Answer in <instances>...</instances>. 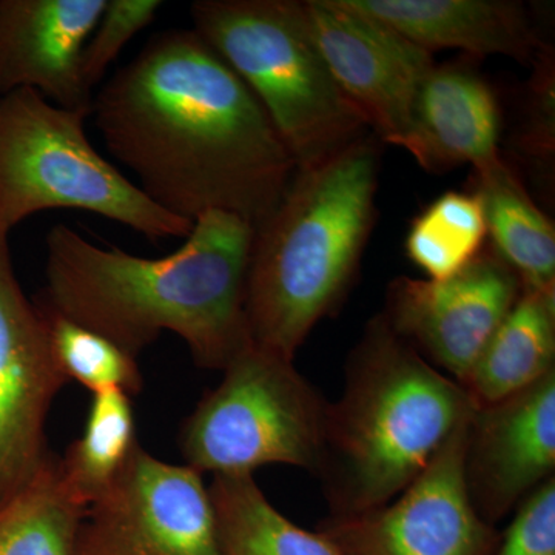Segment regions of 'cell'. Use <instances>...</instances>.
Listing matches in <instances>:
<instances>
[{
    "label": "cell",
    "instance_id": "d6986e66",
    "mask_svg": "<svg viewBox=\"0 0 555 555\" xmlns=\"http://www.w3.org/2000/svg\"><path fill=\"white\" fill-rule=\"evenodd\" d=\"M222 555H338L320 532L292 524L254 474L214 476L208 486Z\"/></svg>",
    "mask_w": 555,
    "mask_h": 555
},
{
    "label": "cell",
    "instance_id": "277c9868",
    "mask_svg": "<svg viewBox=\"0 0 555 555\" xmlns=\"http://www.w3.org/2000/svg\"><path fill=\"white\" fill-rule=\"evenodd\" d=\"M474 411L460 383L427 363L382 313L372 318L347 361L345 392L324 420L313 474L331 516L392 502Z\"/></svg>",
    "mask_w": 555,
    "mask_h": 555
},
{
    "label": "cell",
    "instance_id": "5bb4252c",
    "mask_svg": "<svg viewBox=\"0 0 555 555\" xmlns=\"http://www.w3.org/2000/svg\"><path fill=\"white\" fill-rule=\"evenodd\" d=\"M107 0H0V96L38 91L57 107L90 116L93 94L80 54Z\"/></svg>",
    "mask_w": 555,
    "mask_h": 555
},
{
    "label": "cell",
    "instance_id": "4fadbf2b",
    "mask_svg": "<svg viewBox=\"0 0 555 555\" xmlns=\"http://www.w3.org/2000/svg\"><path fill=\"white\" fill-rule=\"evenodd\" d=\"M555 371L488 406L469 422L465 481L478 516L495 526L554 477Z\"/></svg>",
    "mask_w": 555,
    "mask_h": 555
},
{
    "label": "cell",
    "instance_id": "cb8c5ba5",
    "mask_svg": "<svg viewBox=\"0 0 555 555\" xmlns=\"http://www.w3.org/2000/svg\"><path fill=\"white\" fill-rule=\"evenodd\" d=\"M163 9L159 0H107L96 27L80 54V79L87 91L104 78L124 47L155 21Z\"/></svg>",
    "mask_w": 555,
    "mask_h": 555
},
{
    "label": "cell",
    "instance_id": "484cf974",
    "mask_svg": "<svg viewBox=\"0 0 555 555\" xmlns=\"http://www.w3.org/2000/svg\"><path fill=\"white\" fill-rule=\"evenodd\" d=\"M534 78L528 100V120L520 137V147L531 158L550 163L554 156V64L550 49L535 62Z\"/></svg>",
    "mask_w": 555,
    "mask_h": 555
},
{
    "label": "cell",
    "instance_id": "9a60e30c",
    "mask_svg": "<svg viewBox=\"0 0 555 555\" xmlns=\"http://www.w3.org/2000/svg\"><path fill=\"white\" fill-rule=\"evenodd\" d=\"M502 118L494 90L469 65H434L416 93L400 147L433 173L500 158Z\"/></svg>",
    "mask_w": 555,
    "mask_h": 555
},
{
    "label": "cell",
    "instance_id": "3957f363",
    "mask_svg": "<svg viewBox=\"0 0 555 555\" xmlns=\"http://www.w3.org/2000/svg\"><path fill=\"white\" fill-rule=\"evenodd\" d=\"M379 142L364 134L295 171L254 229L246 320L255 345L294 360L313 327L345 301L374 228Z\"/></svg>",
    "mask_w": 555,
    "mask_h": 555
},
{
    "label": "cell",
    "instance_id": "52a82bcc",
    "mask_svg": "<svg viewBox=\"0 0 555 555\" xmlns=\"http://www.w3.org/2000/svg\"><path fill=\"white\" fill-rule=\"evenodd\" d=\"M222 372L179 430L185 465L214 476L269 465L315 473L328 403L294 360L248 341Z\"/></svg>",
    "mask_w": 555,
    "mask_h": 555
},
{
    "label": "cell",
    "instance_id": "ffe728a7",
    "mask_svg": "<svg viewBox=\"0 0 555 555\" xmlns=\"http://www.w3.org/2000/svg\"><path fill=\"white\" fill-rule=\"evenodd\" d=\"M86 513L69 495L60 456L51 452L31 480L0 506V555H75Z\"/></svg>",
    "mask_w": 555,
    "mask_h": 555
},
{
    "label": "cell",
    "instance_id": "8fae6325",
    "mask_svg": "<svg viewBox=\"0 0 555 555\" xmlns=\"http://www.w3.org/2000/svg\"><path fill=\"white\" fill-rule=\"evenodd\" d=\"M520 295L516 273L486 246L448 280L398 276L382 315L398 337L462 383Z\"/></svg>",
    "mask_w": 555,
    "mask_h": 555
},
{
    "label": "cell",
    "instance_id": "8992f818",
    "mask_svg": "<svg viewBox=\"0 0 555 555\" xmlns=\"http://www.w3.org/2000/svg\"><path fill=\"white\" fill-rule=\"evenodd\" d=\"M86 118L38 91L0 96V228L11 232L39 211L75 208L153 243L188 238L195 222L164 211L105 159L87 138Z\"/></svg>",
    "mask_w": 555,
    "mask_h": 555
},
{
    "label": "cell",
    "instance_id": "603a6c76",
    "mask_svg": "<svg viewBox=\"0 0 555 555\" xmlns=\"http://www.w3.org/2000/svg\"><path fill=\"white\" fill-rule=\"evenodd\" d=\"M35 305L46 324L51 357L67 383H79L91 393L104 390H122L130 397L141 393L144 377L137 357L104 335L36 301Z\"/></svg>",
    "mask_w": 555,
    "mask_h": 555
},
{
    "label": "cell",
    "instance_id": "9c48e42d",
    "mask_svg": "<svg viewBox=\"0 0 555 555\" xmlns=\"http://www.w3.org/2000/svg\"><path fill=\"white\" fill-rule=\"evenodd\" d=\"M470 416L451 434L425 473L396 500L366 513L331 516L318 532L338 555L494 553L502 534L478 516L466 489Z\"/></svg>",
    "mask_w": 555,
    "mask_h": 555
},
{
    "label": "cell",
    "instance_id": "6da1fadb",
    "mask_svg": "<svg viewBox=\"0 0 555 555\" xmlns=\"http://www.w3.org/2000/svg\"><path fill=\"white\" fill-rule=\"evenodd\" d=\"M91 115L141 192L188 221L217 210L258 228L297 171L257 98L193 30L152 36Z\"/></svg>",
    "mask_w": 555,
    "mask_h": 555
},
{
    "label": "cell",
    "instance_id": "30bf717a",
    "mask_svg": "<svg viewBox=\"0 0 555 555\" xmlns=\"http://www.w3.org/2000/svg\"><path fill=\"white\" fill-rule=\"evenodd\" d=\"M302 10L339 90L379 141L400 147L433 54L347 0H306Z\"/></svg>",
    "mask_w": 555,
    "mask_h": 555
},
{
    "label": "cell",
    "instance_id": "e0dca14e",
    "mask_svg": "<svg viewBox=\"0 0 555 555\" xmlns=\"http://www.w3.org/2000/svg\"><path fill=\"white\" fill-rule=\"evenodd\" d=\"M555 371V283L521 291L460 385L476 408L535 385Z\"/></svg>",
    "mask_w": 555,
    "mask_h": 555
},
{
    "label": "cell",
    "instance_id": "ac0fdd59",
    "mask_svg": "<svg viewBox=\"0 0 555 555\" xmlns=\"http://www.w3.org/2000/svg\"><path fill=\"white\" fill-rule=\"evenodd\" d=\"M483 206L496 255L520 280L521 291L555 283V230L513 167L500 156L474 169L473 190Z\"/></svg>",
    "mask_w": 555,
    "mask_h": 555
},
{
    "label": "cell",
    "instance_id": "2e32d148",
    "mask_svg": "<svg viewBox=\"0 0 555 555\" xmlns=\"http://www.w3.org/2000/svg\"><path fill=\"white\" fill-rule=\"evenodd\" d=\"M429 51L511 57L535 64L547 50L520 2L511 0H347Z\"/></svg>",
    "mask_w": 555,
    "mask_h": 555
},
{
    "label": "cell",
    "instance_id": "44dd1931",
    "mask_svg": "<svg viewBox=\"0 0 555 555\" xmlns=\"http://www.w3.org/2000/svg\"><path fill=\"white\" fill-rule=\"evenodd\" d=\"M91 396L82 434L60 456L65 488L86 507L107 491L139 447L131 397L122 390Z\"/></svg>",
    "mask_w": 555,
    "mask_h": 555
},
{
    "label": "cell",
    "instance_id": "5b68a950",
    "mask_svg": "<svg viewBox=\"0 0 555 555\" xmlns=\"http://www.w3.org/2000/svg\"><path fill=\"white\" fill-rule=\"evenodd\" d=\"M193 31L217 51L268 113L298 169L367 134L332 78L297 0H199Z\"/></svg>",
    "mask_w": 555,
    "mask_h": 555
},
{
    "label": "cell",
    "instance_id": "7402d4cb",
    "mask_svg": "<svg viewBox=\"0 0 555 555\" xmlns=\"http://www.w3.org/2000/svg\"><path fill=\"white\" fill-rule=\"evenodd\" d=\"M488 238L483 206L474 192H447L414 219L406 255L427 280L454 276L481 254Z\"/></svg>",
    "mask_w": 555,
    "mask_h": 555
},
{
    "label": "cell",
    "instance_id": "7a4b0ae2",
    "mask_svg": "<svg viewBox=\"0 0 555 555\" xmlns=\"http://www.w3.org/2000/svg\"><path fill=\"white\" fill-rule=\"evenodd\" d=\"M251 243L248 222L217 210L196 218L178 250L152 259L96 246L57 224L47 235V284L35 301L137 358L171 332L196 366L222 371L250 341Z\"/></svg>",
    "mask_w": 555,
    "mask_h": 555
},
{
    "label": "cell",
    "instance_id": "ba28073f",
    "mask_svg": "<svg viewBox=\"0 0 555 555\" xmlns=\"http://www.w3.org/2000/svg\"><path fill=\"white\" fill-rule=\"evenodd\" d=\"M75 555H222L203 474L163 462L139 444L87 507Z\"/></svg>",
    "mask_w": 555,
    "mask_h": 555
},
{
    "label": "cell",
    "instance_id": "7c38bea8",
    "mask_svg": "<svg viewBox=\"0 0 555 555\" xmlns=\"http://www.w3.org/2000/svg\"><path fill=\"white\" fill-rule=\"evenodd\" d=\"M9 236L0 228V506L49 459L47 418L68 385L51 357L38 306L14 272Z\"/></svg>",
    "mask_w": 555,
    "mask_h": 555
},
{
    "label": "cell",
    "instance_id": "d4e9b609",
    "mask_svg": "<svg viewBox=\"0 0 555 555\" xmlns=\"http://www.w3.org/2000/svg\"><path fill=\"white\" fill-rule=\"evenodd\" d=\"M491 555H555V477L520 503Z\"/></svg>",
    "mask_w": 555,
    "mask_h": 555
}]
</instances>
